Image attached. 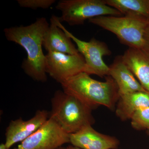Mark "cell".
<instances>
[{"label":"cell","mask_w":149,"mask_h":149,"mask_svg":"<svg viewBox=\"0 0 149 149\" xmlns=\"http://www.w3.org/2000/svg\"><path fill=\"white\" fill-rule=\"evenodd\" d=\"M132 127L137 130L147 129L149 131V107L140 108L130 118Z\"/></svg>","instance_id":"obj_16"},{"label":"cell","mask_w":149,"mask_h":149,"mask_svg":"<svg viewBox=\"0 0 149 149\" xmlns=\"http://www.w3.org/2000/svg\"></svg>","instance_id":"obj_21"},{"label":"cell","mask_w":149,"mask_h":149,"mask_svg":"<svg viewBox=\"0 0 149 149\" xmlns=\"http://www.w3.org/2000/svg\"><path fill=\"white\" fill-rule=\"evenodd\" d=\"M122 57L140 84L149 93V52L145 49L129 48Z\"/></svg>","instance_id":"obj_13"},{"label":"cell","mask_w":149,"mask_h":149,"mask_svg":"<svg viewBox=\"0 0 149 149\" xmlns=\"http://www.w3.org/2000/svg\"><path fill=\"white\" fill-rule=\"evenodd\" d=\"M58 19L54 15L51 17L50 24L43 38V47L48 52H55L71 55L79 53L72 40L58 25Z\"/></svg>","instance_id":"obj_11"},{"label":"cell","mask_w":149,"mask_h":149,"mask_svg":"<svg viewBox=\"0 0 149 149\" xmlns=\"http://www.w3.org/2000/svg\"><path fill=\"white\" fill-rule=\"evenodd\" d=\"M0 149H10V148L7 147L5 144L1 143L0 145Z\"/></svg>","instance_id":"obj_19"},{"label":"cell","mask_w":149,"mask_h":149,"mask_svg":"<svg viewBox=\"0 0 149 149\" xmlns=\"http://www.w3.org/2000/svg\"><path fill=\"white\" fill-rule=\"evenodd\" d=\"M49 24L46 18L42 17L27 26L4 29L7 40L18 44L26 51L27 58L23 62L22 67L28 76L37 82L44 83L47 79L46 55L42 46L43 38Z\"/></svg>","instance_id":"obj_1"},{"label":"cell","mask_w":149,"mask_h":149,"mask_svg":"<svg viewBox=\"0 0 149 149\" xmlns=\"http://www.w3.org/2000/svg\"><path fill=\"white\" fill-rule=\"evenodd\" d=\"M88 125L70 134V143L82 149H116L119 142L114 137L102 134Z\"/></svg>","instance_id":"obj_10"},{"label":"cell","mask_w":149,"mask_h":149,"mask_svg":"<svg viewBox=\"0 0 149 149\" xmlns=\"http://www.w3.org/2000/svg\"><path fill=\"white\" fill-rule=\"evenodd\" d=\"M88 22L113 33L129 48L145 49L147 19L132 16H102Z\"/></svg>","instance_id":"obj_4"},{"label":"cell","mask_w":149,"mask_h":149,"mask_svg":"<svg viewBox=\"0 0 149 149\" xmlns=\"http://www.w3.org/2000/svg\"><path fill=\"white\" fill-rule=\"evenodd\" d=\"M55 0H17L19 5L21 7L36 9H48L56 2Z\"/></svg>","instance_id":"obj_17"},{"label":"cell","mask_w":149,"mask_h":149,"mask_svg":"<svg viewBox=\"0 0 149 149\" xmlns=\"http://www.w3.org/2000/svg\"><path fill=\"white\" fill-rule=\"evenodd\" d=\"M149 107V93L139 92L120 96L116 113L122 120L130 119L140 108Z\"/></svg>","instance_id":"obj_14"},{"label":"cell","mask_w":149,"mask_h":149,"mask_svg":"<svg viewBox=\"0 0 149 149\" xmlns=\"http://www.w3.org/2000/svg\"><path fill=\"white\" fill-rule=\"evenodd\" d=\"M105 82L94 80L90 74L82 72L61 83L63 91L77 98L91 109L100 106L113 109L119 98L118 89L111 77Z\"/></svg>","instance_id":"obj_2"},{"label":"cell","mask_w":149,"mask_h":149,"mask_svg":"<svg viewBox=\"0 0 149 149\" xmlns=\"http://www.w3.org/2000/svg\"><path fill=\"white\" fill-rule=\"evenodd\" d=\"M56 8L61 12V21L70 26L82 25L86 20L97 17L123 16L104 0H61Z\"/></svg>","instance_id":"obj_5"},{"label":"cell","mask_w":149,"mask_h":149,"mask_svg":"<svg viewBox=\"0 0 149 149\" xmlns=\"http://www.w3.org/2000/svg\"><path fill=\"white\" fill-rule=\"evenodd\" d=\"M70 143V134L49 117L37 131L15 149H57Z\"/></svg>","instance_id":"obj_7"},{"label":"cell","mask_w":149,"mask_h":149,"mask_svg":"<svg viewBox=\"0 0 149 149\" xmlns=\"http://www.w3.org/2000/svg\"><path fill=\"white\" fill-rule=\"evenodd\" d=\"M109 68V76L116 83L119 96L136 92H148L125 64L122 56H116Z\"/></svg>","instance_id":"obj_12"},{"label":"cell","mask_w":149,"mask_h":149,"mask_svg":"<svg viewBox=\"0 0 149 149\" xmlns=\"http://www.w3.org/2000/svg\"><path fill=\"white\" fill-rule=\"evenodd\" d=\"M65 149H80L78 147L74 146H69L67 147Z\"/></svg>","instance_id":"obj_18"},{"label":"cell","mask_w":149,"mask_h":149,"mask_svg":"<svg viewBox=\"0 0 149 149\" xmlns=\"http://www.w3.org/2000/svg\"><path fill=\"white\" fill-rule=\"evenodd\" d=\"M51 105L49 117L53 118L68 134L77 133L85 126L95 123L92 109L63 91H56L51 100Z\"/></svg>","instance_id":"obj_3"},{"label":"cell","mask_w":149,"mask_h":149,"mask_svg":"<svg viewBox=\"0 0 149 149\" xmlns=\"http://www.w3.org/2000/svg\"><path fill=\"white\" fill-rule=\"evenodd\" d=\"M49 113L47 110H39L29 120L19 118L11 120L6 129V146L10 148L14 144L26 140L47 120Z\"/></svg>","instance_id":"obj_9"},{"label":"cell","mask_w":149,"mask_h":149,"mask_svg":"<svg viewBox=\"0 0 149 149\" xmlns=\"http://www.w3.org/2000/svg\"><path fill=\"white\" fill-rule=\"evenodd\" d=\"M60 18L58 25L75 43L79 52L84 57L85 62V72L100 77L109 75V66L104 62V56L111 54L107 45L104 42L93 38L89 42L82 41L70 33L61 24Z\"/></svg>","instance_id":"obj_6"},{"label":"cell","mask_w":149,"mask_h":149,"mask_svg":"<svg viewBox=\"0 0 149 149\" xmlns=\"http://www.w3.org/2000/svg\"><path fill=\"white\" fill-rule=\"evenodd\" d=\"M123 16L149 19V0H104Z\"/></svg>","instance_id":"obj_15"},{"label":"cell","mask_w":149,"mask_h":149,"mask_svg":"<svg viewBox=\"0 0 149 149\" xmlns=\"http://www.w3.org/2000/svg\"><path fill=\"white\" fill-rule=\"evenodd\" d=\"M57 149H65V148H63V147H61V148H59Z\"/></svg>","instance_id":"obj_20"},{"label":"cell","mask_w":149,"mask_h":149,"mask_svg":"<svg viewBox=\"0 0 149 149\" xmlns=\"http://www.w3.org/2000/svg\"><path fill=\"white\" fill-rule=\"evenodd\" d=\"M46 70L47 74L61 84L70 77L85 72V59L80 53L71 55L48 52L46 55Z\"/></svg>","instance_id":"obj_8"}]
</instances>
